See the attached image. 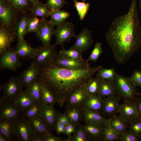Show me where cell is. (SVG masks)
I'll return each instance as SVG.
<instances>
[{
  "label": "cell",
  "mask_w": 141,
  "mask_h": 141,
  "mask_svg": "<svg viewBox=\"0 0 141 141\" xmlns=\"http://www.w3.org/2000/svg\"><path fill=\"white\" fill-rule=\"evenodd\" d=\"M133 0L127 12L116 18L105 34L106 42L119 64L126 63L141 46V25Z\"/></svg>",
  "instance_id": "6da1fadb"
},
{
  "label": "cell",
  "mask_w": 141,
  "mask_h": 141,
  "mask_svg": "<svg viewBox=\"0 0 141 141\" xmlns=\"http://www.w3.org/2000/svg\"><path fill=\"white\" fill-rule=\"evenodd\" d=\"M102 67L99 66L86 69L72 70L51 64L40 68L37 79L49 89L57 103L62 107L71 94L85 85Z\"/></svg>",
  "instance_id": "7a4b0ae2"
},
{
  "label": "cell",
  "mask_w": 141,
  "mask_h": 141,
  "mask_svg": "<svg viewBox=\"0 0 141 141\" xmlns=\"http://www.w3.org/2000/svg\"><path fill=\"white\" fill-rule=\"evenodd\" d=\"M16 9L7 0H0L1 25L14 35L17 14Z\"/></svg>",
  "instance_id": "3957f363"
},
{
  "label": "cell",
  "mask_w": 141,
  "mask_h": 141,
  "mask_svg": "<svg viewBox=\"0 0 141 141\" xmlns=\"http://www.w3.org/2000/svg\"><path fill=\"white\" fill-rule=\"evenodd\" d=\"M56 46L54 44L42 45L37 48L36 53L32 59V62L40 68L51 65L57 54Z\"/></svg>",
  "instance_id": "277c9868"
},
{
  "label": "cell",
  "mask_w": 141,
  "mask_h": 141,
  "mask_svg": "<svg viewBox=\"0 0 141 141\" xmlns=\"http://www.w3.org/2000/svg\"><path fill=\"white\" fill-rule=\"evenodd\" d=\"M114 81L118 96L124 100H134L136 98V87L129 78L117 74Z\"/></svg>",
  "instance_id": "5b68a950"
},
{
  "label": "cell",
  "mask_w": 141,
  "mask_h": 141,
  "mask_svg": "<svg viewBox=\"0 0 141 141\" xmlns=\"http://www.w3.org/2000/svg\"><path fill=\"white\" fill-rule=\"evenodd\" d=\"M89 62L87 60H78L72 59L59 53L57 54L55 57L51 64L64 68L79 70L90 68Z\"/></svg>",
  "instance_id": "8992f818"
},
{
  "label": "cell",
  "mask_w": 141,
  "mask_h": 141,
  "mask_svg": "<svg viewBox=\"0 0 141 141\" xmlns=\"http://www.w3.org/2000/svg\"><path fill=\"white\" fill-rule=\"evenodd\" d=\"M54 35L56 39L54 45L63 47L65 42L69 43L72 38L75 37L74 25L70 22L65 21L57 26Z\"/></svg>",
  "instance_id": "52a82bcc"
},
{
  "label": "cell",
  "mask_w": 141,
  "mask_h": 141,
  "mask_svg": "<svg viewBox=\"0 0 141 141\" xmlns=\"http://www.w3.org/2000/svg\"><path fill=\"white\" fill-rule=\"evenodd\" d=\"M15 136L19 141H32L34 134L28 119L22 116L15 120Z\"/></svg>",
  "instance_id": "ba28073f"
},
{
  "label": "cell",
  "mask_w": 141,
  "mask_h": 141,
  "mask_svg": "<svg viewBox=\"0 0 141 141\" xmlns=\"http://www.w3.org/2000/svg\"><path fill=\"white\" fill-rule=\"evenodd\" d=\"M0 106V119L16 120L23 115V111L16 104L14 100L5 99Z\"/></svg>",
  "instance_id": "9c48e42d"
},
{
  "label": "cell",
  "mask_w": 141,
  "mask_h": 141,
  "mask_svg": "<svg viewBox=\"0 0 141 141\" xmlns=\"http://www.w3.org/2000/svg\"><path fill=\"white\" fill-rule=\"evenodd\" d=\"M19 58L14 49L10 46L1 55L0 60L1 69H7L13 71L16 70L22 65Z\"/></svg>",
  "instance_id": "30bf717a"
},
{
  "label": "cell",
  "mask_w": 141,
  "mask_h": 141,
  "mask_svg": "<svg viewBox=\"0 0 141 141\" xmlns=\"http://www.w3.org/2000/svg\"><path fill=\"white\" fill-rule=\"evenodd\" d=\"M136 99L131 100H124L120 104L118 111L119 116L128 124L139 118Z\"/></svg>",
  "instance_id": "8fae6325"
},
{
  "label": "cell",
  "mask_w": 141,
  "mask_h": 141,
  "mask_svg": "<svg viewBox=\"0 0 141 141\" xmlns=\"http://www.w3.org/2000/svg\"><path fill=\"white\" fill-rule=\"evenodd\" d=\"M76 41L71 48L82 53L87 50L93 42L92 33L90 30L84 28L78 34L75 35Z\"/></svg>",
  "instance_id": "7c38bea8"
},
{
  "label": "cell",
  "mask_w": 141,
  "mask_h": 141,
  "mask_svg": "<svg viewBox=\"0 0 141 141\" xmlns=\"http://www.w3.org/2000/svg\"><path fill=\"white\" fill-rule=\"evenodd\" d=\"M22 87L17 78H11L1 87L3 92V97L5 99L14 100L22 91Z\"/></svg>",
  "instance_id": "4fadbf2b"
},
{
  "label": "cell",
  "mask_w": 141,
  "mask_h": 141,
  "mask_svg": "<svg viewBox=\"0 0 141 141\" xmlns=\"http://www.w3.org/2000/svg\"><path fill=\"white\" fill-rule=\"evenodd\" d=\"M54 26L50 20L42 19L41 26L37 32L36 33V37L41 41L43 45H51L52 37L54 34L55 29Z\"/></svg>",
  "instance_id": "5bb4252c"
},
{
  "label": "cell",
  "mask_w": 141,
  "mask_h": 141,
  "mask_svg": "<svg viewBox=\"0 0 141 141\" xmlns=\"http://www.w3.org/2000/svg\"><path fill=\"white\" fill-rule=\"evenodd\" d=\"M40 68L32 62L17 77L22 87H26L37 79Z\"/></svg>",
  "instance_id": "9a60e30c"
},
{
  "label": "cell",
  "mask_w": 141,
  "mask_h": 141,
  "mask_svg": "<svg viewBox=\"0 0 141 141\" xmlns=\"http://www.w3.org/2000/svg\"><path fill=\"white\" fill-rule=\"evenodd\" d=\"M60 114L53 106L42 104L40 117L46 123L50 130L55 128Z\"/></svg>",
  "instance_id": "2e32d148"
},
{
  "label": "cell",
  "mask_w": 141,
  "mask_h": 141,
  "mask_svg": "<svg viewBox=\"0 0 141 141\" xmlns=\"http://www.w3.org/2000/svg\"><path fill=\"white\" fill-rule=\"evenodd\" d=\"M85 85L80 87L70 95L66 102L67 106L79 108L83 106L89 96L86 92Z\"/></svg>",
  "instance_id": "e0dca14e"
},
{
  "label": "cell",
  "mask_w": 141,
  "mask_h": 141,
  "mask_svg": "<svg viewBox=\"0 0 141 141\" xmlns=\"http://www.w3.org/2000/svg\"><path fill=\"white\" fill-rule=\"evenodd\" d=\"M103 98L102 109L103 113L111 116L118 113L120 105V102L121 99L119 96H114Z\"/></svg>",
  "instance_id": "ac0fdd59"
},
{
  "label": "cell",
  "mask_w": 141,
  "mask_h": 141,
  "mask_svg": "<svg viewBox=\"0 0 141 141\" xmlns=\"http://www.w3.org/2000/svg\"><path fill=\"white\" fill-rule=\"evenodd\" d=\"M14 49L19 58L25 60L32 59L37 50V48L32 47L24 39L18 41Z\"/></svg>",
  "instance_id": "d6986e66"
},
{
  "label": "cell",
  "mask_w": 141,
  "mask_h": 141,
  "mask_svg": "<svg viewBox=\"0 0 141 141\" xmlns=\"http://www.w3.org/2000/svg\"><path fill=\"white\" fill-rule=\"evenodd\" d=\"M82 117L85 123L98 124L105 126L108 119L103 116L99 112L82 107Z\"/></svg>",
  "instance_id": "ffe728a7"
},
{
  "label": "cell",
  "mask_w": 141,
  "mask_h": 141,
  "mask_svg": "<svg viewBox=\"0 0 141 141\" xmlns=\"http://www.w3.org/2000/svg\"><path fill=\"white\" fill-rule=\"evenodd\" d=\"M28 120L34 136L40 137L43 139L45 135L51 132L47 124L40 116Z\"/></svg>",
  "instance_id": "44dd1931"
},
{
  "label": "cell",
  "mask_w": 141,
  "mask_h": 141,
  "mask_svg": "<svg viewBox=\"0 0 141 141\" xmlns=\"http://www.w3.org/2000/svg\"><path fill=\"white\" fill-rule=\"evenodd\" d=\"M116 95L117 90L114 80L101 79L97 95L104 98Z\"/></svg>",
  "instance_id": "7402d4cb"
},
{
  "label": "cell",
  "mask_w": 141,
  "mask_h": 141,
  "mask_svg": "<svg viewBox=\"0 0 141 141\" xmlns=\"http://www.w3.org/2000/svg\"><path fill=\"white\" fill-rule=\"evenodd\" d=\"M14 34L1 25L0 27V53L2 54L14 41Z\"/></svg>",
  "instance_id": "603a6c76"
},
{
  "label": "cell",
  "mask_w": 141,
  "mask_h": 141,
  "mask_svg": "<svg viewBox=\"0 0 141 141\" xmlns=\"http://www.w3.org/2000/svg\"><path fill=\"white\" fill-rule=\"evenodd\" d=\"M105 126L96 124L85 123L83 127L91 139L99 140H102Z\"/></svg>",
  "instance_id": "cb8c5ba5"
},
{
  "label": "cell",
  "mask_w": 141,
  "mask_h": 141,
  "mask_svg": "<svg viewBox=\"0 0 141 141\" xmlns=\"http://www.w3.org/2000/svg\"><path fill=\"white\" fill-rule=\"evenodd\" d=\"M15 121L5 119H0V133L4 135L8 141L15 136Z\"/></svg>",
  "instance_id": "d4e9b609"
},
{
  "label": "cell",
  "mask_w": 141,
  "mask_h": 141,
  "mask_svg": "<svg viewBox=\"0 0 141 141\" xmlns=\"http://www.w3.org/2000/svg\"><path fill=\"white\" fill-rule=\"evenodd\" d=\"M42 86V82L37 79L27 86L25 91L36 102L42 103L41 101Z\"/></svg>",
  "instance_id": "484cf974"
},
{
  "label": "cell",
  "mask_w": 141,
  "mask_h": 141,
  "mask_svg": "<svg viewBox=\"0 0 141 141\" xmlns=\"http://www.w3.org/2000/svg\"><path fill=\"white\" fill-rule=\"evenodd\" d=\"M103 98L98 95L89 96L83 107L88 109L99 112L102 110Z\"/></svg>",
  "instance_id": "4316f807"
},
{
  "label": "cell",
  "mask_w": 141,
  "mask_h": 141,
  "mask_svg": "<svg viewBox=\"0 0 141 141\" xmlns=\"http://www.w3.org/2000/svg\"><path fill=\"white\" fill-rule=\"evenodd\" d=\"M64 114L69 123L76 125L79 124L82 117V108L67 106Z\"/></svg>",
  "instance_id": "83f0119b"
},
{
  "label": "cell",
  "mask_w": 141,
  "mask_h": 141,
  "mask_svg": "<svg viewBox=\"0 0 141 141\" xmlns=\"http://www.w3.org/2000/svg\"><path fill=\"white\" fill-rule=\"evenodd\" d=\"M31 15L34 16L39 17L42 19H46L50 16L51 11L46 4L39 2L32 5L30 10Z\"/></svg>",
  "instance_id": "f1b7e54d"
},
{
  "label": "cell",
  "mask_w": 141,
  "mask_h": 141,
  "mask_svg": "<svg viewBox=\"0 0 141 141\" xmlns=\"http://www.w3.org/2000/svg\"><path fill=\"white\" fill-rule=\"evenodd\" d=\"M14 101L24 112L31 106L36 103L27 92L23 91L16 97Z\"/></svg>",
  "instance_id": "f546056e"
},
{
  "label": "cell",
  "mask_w": 141,
  "mask_h": 141,
  "mask_svg": "<svg viewBox=\"0 0 141 141\" xmlns=\"http://www.w3.org/2000/svg\"><path fill=\"white\" fill-rule=\"evenodd\" d=\"M108 122L120 135L126 130L128 124L119 116L116 115L108 119Z\"/></svg>",
  "instance_id": "4dcf8cb0"
},
{
  "label": "cell",
  "mask_w": 141,
  "mask_h": 141,
  "mask_svg": "<svg viewBox=\"0 0 141 141\" xmlns=\"http://www.w3.org/2000/svg\"><path fill=\"white\" fill-rule=\"evenodd\" d=\"M70 16V13L64 10H58L51 11L50 21L54 26H57L64 22Z\"/></svg>",
  "instance_id": "1f68e13d"
},
{
  "label": "cell",
  "mask_w": 141,
  "mask_h": 141,
  "mask_svg": "<svg viewBox=\"0 0 141 141\" xmlns=\"http://www.w3.org/2000/svg\"><path fill=\"white\" fill-rule=\"evenodd\" d=\"M41 101L42 104L54 106L57 103L55 98L49 89L42 82Z\"/></svg>",
  "instance_id": "d6a6232c"
},
{
  "label": "cell",
  "mask_w": 141,
  "mask_h": 141,
  "mask_svg": "<svg viewBox=\"0 0 141 141\" xmlns=\"http://www.w3.org/2000/svg\"><path fill=\"white\" fill-rule=\"evenodd\" d=\"M42 105L38 102L34 104L24 111L22 116L28 119L40 116Z\"/></svg>",
  "instance_id": "836d02e7"
},
{
  "label": "cell",
  "mask_w": 141,
  "mask_h": 141,
  "mask_svg": "<svg viewBox=\"0 0 141 141\" xmlns=\"http://www.w3.org/2000/svg\"><path fill=\"white\" fill-rule=\"evenodd\" d=\"M72 137L69 136L65 141H88L91 138L84 130L83 126H79L73 133Z\"/></svg>",
  "instance_id": "e575fe53"
},
{
  "label": "cell",
  "mask_w": 141,
  "mask_h": 141,
  "mask_svg": "<svg viewBox=\"0 0 141 141\" xmlns=\"http://www.w3.org/2000/svg\"><path fill=\"white\" fill-rule=\"evenodd\" d=\"M101 79L96 77L91 78L85 85L86 92L89 96L97 95Z\"/></svg>",
  "instance_id": "d590c367"
},
{
  "label": "cell",
  "mask_w": 141,
  "mask_h": 141,
  "mask_svg": "<svg viewBox=\"0 0 141 141\" xmlns=\"http://www.w3.org/2000/svg\"><path fill=\"white\" fill-rule=\"evenodd\" d=\"M30 17L28 16H24L18 23L16 28L17 42L24 39V36L26 34L27 25Z\"/></svg>",
  "instance_id": "8d00e7d4"
},
{
  "label": "cell",
  "mask_w": 141,
  "mask_h": 141,
  "mask_svg": "<svg viewBox=\"0 0 141 141\" xmlns=\"http://www.w3.org/2000/svg\"><path fill=\"white\" fill-rule=\"evenodd\" d=\"M119 134L117 132L108 122L105 126L103 141H113L119 140Z\"/></svg>",
  "instance_id": "74e56055"
},
{
  "label": "cell",
  "mask_w": 141,
  "mask_h": 141,
  "mask_svg": "<svg viewBox=\"0 0 141 141\" xmlns=\"http://www.w3.org/2000/svg\"><path fill=\"white\" fill-rule=\"evenodd\" d=\"M42 21V19L37 17H30L27 24L26 34L31 33H36L39 29Z\"/></svg>",
  "instance_id": "f35d334b"
},
{
  "label": "cell",
  "mask_w": 141,
  "mask_h": 141,
  "mask_svg": "<svg viewBox=\"0 0 141 141\" xmlns=\"http://www.w3.org/2000/svg\"><path fill=\"white\" fill-rule=\"evenodd\" d=\"M97 72V77L107 80H114L117 74L114 68L102 67Z\"/></svg>",
  "instance_id": "ab89813d"
},
{
  "label": "cell",
  "mask_w": 141,
  "mask_h": 141,
  "mask_svg": "<svg viewBox=\"0 0 141 141\" xmlns=\"http://www.w3.org/2000/svg\"><path fill=\"white\" fill-rule=\"evenodd\" d=\"M80 20H82L87 14L89 10L90 4L85 2H79L77 0H73Z\"/></svg>",
  "instance_id": "60d3db41"
},
{
  "label": "cell",
  "mask_w": 141,
  "mask_h": 141,
  "mask_svg": "<svg viewBox=\"0 0 141 141\" xmlns=\"http://www.w3.org/2000/svg\"><path fill=\"white\" fill-rule=\"evenodd\" d=\"M59 53L65 56L75 60H82V53L75 49L70 48L68 50L62 48V49L59 51Z\"/></svg>",
  "instance_id": "b9f144b4"
},
{
  "label": "cell",
  "mask_w": 141,
  "mask_h": 141,
  "mask_svg": "<svg viewBox=\"0 0 141 141\" xmlns=\"http://www.w3.org/2000/svg\"><path fill=\"white\" fill-rule=\"evenodd\" d=\"M128 131L135 135L141 138V118L136 119L129 123Z\"/></svg>",
  "instance_id": "7bdbcfd3"
},
{
  "label": "cell",
  "mask_w": 141,
  "mask_h": 141,
  "mask_svg": "<svg viewBox=\"0 0 141 141\" xmlns=\"http://www.w3.org/2000/svg\"><path fill=\"white\" fill-rule=\"evenodd\" d=\"M103 52V50L102 47L101 43L99 42L96 43L90 55L87 60L89 61L96 62Z\"/></svg>",
  "instance_id": "ee69618b"
},
{
  "label": "cell",
  "mask_w": 141,
  "mask_h": 141,
  "mask_svg": "<svg viewBox=\"0 0 141 141\" xmlns=\"http://www.w3.org/2000/svg\"><path fill=\"white\" fill-rule=\"evenodd\" d=\"M12 6L17 10L24 12L29 5L27 0H7Z\"/></svg>",
  "instance_id": "f6af8a7d"
},
{
  "label": "cell",
  "mask_w": 141,
  "mask_h": 141,
  "mask_svg": "<svg viewBox=\"0 0 141 141\" xmlns=\"http://www.w3.org/2000/svg\"><path fill=\"white\" fill-rule=\"evenodd\" d=\"M66 3V0H47L46 4L51 11L60 10Z\"/></svg>",
  "instance_id": "bcb514c9"
},
{
  "label": "cell",
  "mask_w": 141,
  "mask_h": 141,
  "mask_svg": "<svg viewBox=\"0 0 141 141\" xmlns=\"http://www.w3.org/2000/svg\"><path fill=\"white\" fill-rule=\"evenodd\" d=\"M140 138L126 130L120 135L119 140L120 141H139Z\"/></svg>",
  "instance_id": "7dc6e473"
},
{
  "label": "cell",
  "mask_w": 141,
  "mask_h": 141,
  "mask_svg": "<svg viewBox=\"0 0 141 141\" xmlns=\"http://www.w3.org/2000/svg\"><path fill=\"white\" fill-rule=\"evenodd\" d=\"M129 78L132 84L135 87L137 86L141 87V70H134Z\"/></svg>",
  "instance_id": "c3c4849f"
},
{
  "label": "cell",
  "mask_w": 141,
  "mask_h": 141,
  "mask_svg": "<svg viewBox=\"0 0 141 141\" xmlns=\"http://www.w3.org/2000/svg\"><path fill=\"white\" fill-rule=\"evenodd\" d=\"M62 138L55 136L49 132L45 135L43 137V141H61Z\"/></svg>",
  "instance_id": "681fc988"
},
{
  "label": "cell",
  "mask_w": 141,
  "mask_h": 141,
  "mask_svg": "<svg viewBox=\"0 0 141 141\" xmlns=\"http://www.w3.org/2000/svg\"><path fill=\"white\" fill-rule=\"evenodd\" d=\"M76 126L74 124L69 123L65 126V130L64 133L68 136H70L75 131L76 129Z\"/></svg>",
  "instance_id": "f907efd6"
},
{
  "label": "cell",
  "mask_w": 141,
  "mask_h": 141,
  "mask_svg": "<svg viewBox=\"0 0 141 141\" xmlns=\"http://www.w3.org/2000/svg\"><path fill=\"white\" fill-rule=\"evenodd\" d=\"M65 128V126L61 123L57 122L55 127V129L57 134L63 133Z\"/></svg>",
  "instance_id": "816d5d0a"
},
{
  "label": "cell",
  "mask_w": 141,
  "mask_h": 141,
  "mask_svg": "<svg viewBox=\"0 0 141 141\" xmlns=\"http://www.w3.org/2000/svg\"><path fill=\"white\" fill-rule=\"evenodd\" d=\"M136 101L138 111L139 118H141V98L140 97L136 98Z\"/></svg>",
  "instance_id": "f5cc1de1"
},
{
  "label": "cell",
  "mask_w": 141,
  "mask_h": 141,
  "mask_svg": "<svg viewBox=\"0 0 141 141\" xmlns=\"http://www.w3.org/2000/svg\"><path fill=\"white\" fill-rule=\"evenodd\" d=\"M65 116L66 115L64 113L60 114L58 117L57 122L61 123L63 120Z\"/></svg>",
  "instance_id": "db71d44e"
},
{
  "label": "cell",
  "mask_w": 141,
  "mask_h": 141,
  "mask_svg": "<svg viewBox=\"0 0 141 141\" xmlns=\"http://www.w3.org/2000/svg\"><path fill=\"white\" fill-rule=\"evenodd\" d=\"M61 123L65 126L67 125L69 123L68 119L66 115L63 120Z\"/></svg>",
  "instance_id": "11a10c76"
},
{
  "label": "cell",
  "mask_w": 141,
  "mask_h": 141,
  "mask_svg": "<svg viewBox=\"0 0 141 141\" xmlns=\"http://www.w3.org/2000/svg\"><path fill=\"white\" fill-rule=\"evenodd\" d=\"M32 141H43V138L37 136H35Z\"/></svg>",
  "instance_id": "9f6ffc18"
},
{
  "label": "cell",
  "mask_w": 141,
  "mask_h": 141,
  "mask_svg": "<svg viewBox=\"0 0 141 141\" xmlns=\"http://www.w3.org/2000/svg\"><path fill=\"white\" fill-rule=\"evenodd\" d=\"M0 141H8V140L4 135L0 133Z\"/></svg>",
  "instance_id": "6f0895ef"
},
{
  "label": "cell",
  "mask_w": 141,
  "mask_h": 141,
  "mask_svg": "<svg viewBox=\"0 0 141 141\" xmlns=\"http://www.w3.org/2000/svg\"><path fill=\"white\" fill-rule=\"evenodd\" d=\"M29 2H31L32 4V5H34L39 2V0H27Z\"/></svg>",
  "instance_id": "680465c9"
},
{
  "label": "cell",
  "mask_w": 141,
  "mask_h": 141,
  "mask_svg": "<svg viewBox=\"0 0 141 141\" xmlns=\"http://www.w3.org/2000/svg\"><path fill=\"white\" fill-rule=\"evenodd\" d=\"M139 8L141 12V0H139Z\"/></svg>",
  "instance_id": "91938a15"
},
{
  "label": "cell",
  "mask_w": 141,
  "mask_h": 141,
  "mask_svg": "<svg viewBox=\"0 0 141 141\" xmlns=\"http://www.w3.org/2000/svg\"><path fill=\"white\" fill-rule=\"evenodd\" d=\"M83 2H85V0H82Z\"/></svg>",
  "instance_id": "94428289"
},
{
  "label": "cell",
  "mask_w": 141,
  "mask_h": 141,
  "mask_svg": "<svg viewBox=\"0 0 141 141\" xmlns=\"http://www.w3.org/2000/svg\"><path fill=\"white\" fill-rule=\"evenodd\" d=\"M140 97L141 98V93H140Z\"/></svg>",
  "instance_id": "6125c7cd"
}]
</instances>
